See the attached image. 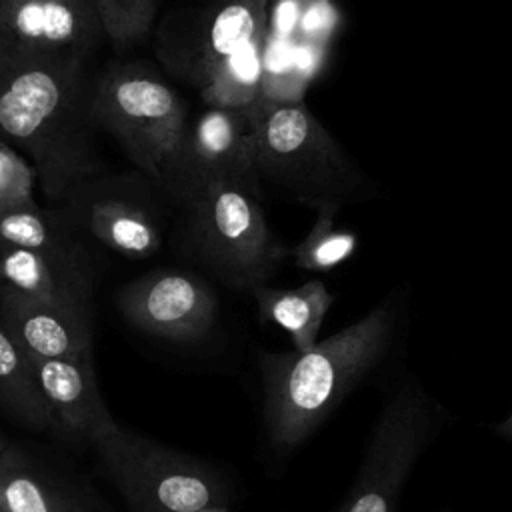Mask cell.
Masks as SVG:
<instances>
[{
	"label": "cell",
	"instance_id": "29",
	"mask_svg": "<svg viewBox=\"0 0 512 512\" xmlns=\"http://www.w3.org/2000/svg\"><path fill=\"white\" fill-rule=\"evenodd\" d=\"M6 446H8V444H6V442H4V438L0 436V456H2V452L6 450Z\"/></svg>",
	"mask_w": 512,
	"mask_h": 512
},
{
	"label": "cell",
	"instance_id": "4",
	"mask_svg": "<svg viewBox=\"0 0 512 512\" xmlns=\"http://www.w3.org/2000/svg\"><path fill=\"white\" fill-rule=\"evenodd\" d=\"M258 200L236 180H212L180 202L188 256L234 290L266 284L286 256Z\"/></svg>",
	"mask_w": 512,
	"mask_h": 512
},
{
	"label": "cell",
	"instance_id": "15",
	"mask_svg": "<svg viewBox=\"0 0 512 512\" xmlns=\"http://www.w3.org/2000/svg\"><path fill=\"white\" fill-rule=\"evenodd\" d=\"M80 222L102 246L128 258H146L160 250L162 234L156 216L124 196L100 194L78 202Z\"/></svg>",
	"mask_w": 512,
	"mask_h": 512
},
{
	"label": "cell",
	"instance_id": "28",
	"mask_svg": "<svg viewBox=\"0 0 512 512\" xmlns=\"http://www.w3.org/2000/svg\"><path fill=\"white\" fill-rule=\"evenodd\" d=\"M196 512H230L226 506H214V508H204V510H196Z\"/></svg>",
	"mask_w": 512,
	"mask_h": 512
},
{
	"label": "cell",
	"instance_id": "1",
	"mask_svg": "<svg viewBox=\"0 0 512 512\" xmlns=\"http://www.w3.org/2000/svg\"><path fill=\"white\" fill-rule=\"evenodd\" d=\"M90 58L86 50H30L0 34V142L28 158L48 202H66L104 166Z\"/></svg>",
	"mask_w": 512,
	"mask_h": 512
},
{
	"label": "cell",
	"instance_id": "6",
	"mask_svg": "<svg viewBox=\"0 0 512 512\" xmlns=\"http://www.w3.org/2000/svg\"><path fill=\"white\" fill-rule=\"evenodd\" d=\"M92 446L128 512H196L228 498L212 466L120 424Z\"/></svg>",
	"mask_w": 512,
	"mask_h": 512
},
{
	"label": "cell",
	"instance_id": "27",
	"mask_svg": "<svg viewBox=\"0 0 512 512\" xmlns=\"http://www.w3.org/2000/svg\"><path fill=\"white\" fill-rule=\"evenodd\" d=\"M494 430H496L498 436H502L506 440H512V410H510V414L500 424H496Z\"/></svg>",
	"mask_w": 512,
	"mask_h": 512
},
{
	"label": "cell",
	"instance_id": "8",
	"mask_svg": "<svg viewBox=\"0 0 512 512\" xmlns=\"http://www.w3.org/2000/svg\"><path fill=\"white\" fill-rule=\"evenodd\" d=\"M212 180H236L260 194L250 106H208L186 130L180 152L166 170L160 186L180 204Z\"/></svg>",
	"mask_w": 512,
	"mask_h": 512
},
{
	"label": "cell",
	"instance_id": "20",
	"mask_svg": "<svg viewBox=\"0 0 512 512\" xmlns=\"http://www.w3.org/2000/svg\"><path fill=\"white\" fill-rule=\"evenodd\" d=\"M266 34L218 66L212 78L200 88L204 104L212 108H248L260 98Z\"/></svg>",
	"mask_w": 512,
	"mask_h": 512
},
{
	"label": "cell",
	"instance_id": "10",
	"mask_svg": "<svg viewBox=\"0 0 512 512\" xmlns=\"http://www.w3.org/2000/svg\"><path fill=\"white\" fill-rule=\"evenodd\" d=\"M270 6L272 0H208L182 34L166 40V62L202 88L226 58L268 32Z\"/></svg>",
	"mask_w": 512,
	"mask_h": 512
},
{
	"label": "cell",
	"instance_id": "2",
	"mask_svg": "<svg viewBox=\"0 0 512 512\" xmlns=\"http://www.w3.org/2000/svg\"><path fill=\"white\" fill-rule=\"evenodd\" d=\"M392 314L378 306L308 350L262 352V414L278 452L298 448L380 364L392 340Z\"/></svg>",
	"mask_w": 512,
	"mask_h": 512
},
{
	"label": "cell",
	"instance_id": "22",
	"mask_svg": "<svg viewBox=\"0 0 512 512\" xmlns=\"http://www.w3.org/2000/svg\"><path fill=\"white\" fill-rule=\"evenodd\" d=\"M102 34L124 50L142 42L156 16V0H92Z\"/></svg>",
	"mask_w": 512,
	"mask_h": 512
},
{
	"label": "cell",
	"instance_id": "21",
	"mask_svg": "<svg viewBox=\"0 0 512 512\" xmlns=\"http://www.w3.org/2000/svg\"><path fill=\"white\" fill-rule=\"evenodd\" d=\"M334 210L318 212L306 238L292 250L294 264L304 270H330L356 250V236L334 226Z\"/></svg>",
	"mask_w": 512,
	"mask_h": 512
},
{
	"label": "cell",
	"instance_id": "26",
	"mask_svg": "<svg viewBox=\"0 0 512 512\" xmlns=\"http://www.w3.org/2000/svg\"><path fill=\"white\" fill-rule=\"evenodd\" d=\"M70 4L74 6V10L78 12V16H80L92 30H96L98 34H102L100 24H98L96 14H94V8H92V0H70ZM102 36H104V34H102Z\"/></svg>",
	"mask_w": 512,
	"mask_h": 512
},
{
	"label": "cell",
	"instance_id": "24",
	"mask_svg": "<svg viewBox=\"0 0 512 512\" xmlns=\"http://www.w3.org/2000/svg\"><path fill=\"white\" fill-rule=\"evenodd\" d=\"M334 26L336 10L330 0H314L298 24L294 44H312L322 48V44L330 38Z\"/></svg>",
	"mask_w": 512,
	"mask_h": 512
},
{
	"label": "cell",
	"instance_id": "23",
	"mask_svg": "<svg viewBox=\"0 0 512 512\" xmlns=\"http://www.w3.org/2000/svg\"><path fill=\"white\" fill-rule=\"evenodd\" d=\"M36 170L14 146L0 142V206L36 202Z\"/></svg>",
	"mask_w": 512,
	"mask_h": 512
},
{
	"label": "cell",
	"instance_id": "5",
	"mask_svg": "<svg viewBox=\"0 0 512 512\" xmlns=\"http://www.w3.org/2000/svg\"><path fill=\"white\" fill-rule=\"evenodd\" d=\"M94 120L132 164L160 184L184 142L186 104L156 72L134 62H114L96 74Z\"/></svg>",
	"mask_w": 512,
	"mask_h": 512
},
{
	"label": "cell",
	"instance_id": "17",
	"mask_svg": "<svg viewBox=\"0 0 512 512\" xmlns=\"http://www.w3.org/2000/svg\"><path fill=\"white\" fill-rule=\"evenodd\" d=\"M252 296L260 320L288 332L298 352L318 342V332L334 302V296L320 280H308L298 288H272L262 284L252 290Z\"/></svg>",
	"mask_w": 512,
	"mask_h": 512
},
{
	"label": "cell",
	"instance_id": "16",
	"mask_svg": "<svg viewBox=\"0 0 512 512\" xmlns=\"http://www.w3.org/2000/svg\"><path fill=\"white\" fill-rule=\"evenodd\" d=\"M0 512H90L64 484L40 468L22 448L0 456Z\"/></svg>",
	"mask_w": 512,
	"mask_h": 512
},
{
	"label": "cell",
	"instance_id": "25",
	"mask_svg": "<svg viewBox=\"0 0 512 512\" xmlns=\"http://www.w3.org/2000/svg\"><path fill=\"white\" fill-rule=\"evenodd\" d=\"M314 0H272L268 34L294 44L298 24Z\"/></svg>",
	"mask_w": 512,
	"mask_h": 512
},
{
	"label": "cell",
	"instance_id": "13",
	"mask_svg": "<svg viewBox=\"0 0 512 512\" xmlns=\"http://www.w3.org/2000/svg\"><path fill=\"white\" fill-rule=\"evenodd\" d=\"M0 284L36 300L92 308L96 274L88 252L48 254L0 246Z\"/></svg>",
	"mask_w": 512,
	"mask_h": 512
},
{
	"label": "cell",
	"instance_id": "30",
	"mask_svg": "<svg viewBox=\"0 0 512 512\" xmlns=\"http://www.w3.org/2000/svg\"><path fill=\"white\" fill-rule=\"evenodd\" d=\"M4 4H6V0H0V16H2V10H4Z\"/></svg>",
	"mask_w": 512,
	"mask_h": 512
},
{
	"label": "cell",
	"instance_id": "14",
	"mask_svg": "<svg viewBox=\"0 0 512 512\" xmlns=\"http://www.w3.org/2000/svg\"><path fill=\"white\" fill-rule=\"evenodd\" d=\"M0 34L30 50H86L102 38L74 10L70 0H6Z\"/></svg>",
	"mask_w": 512,
	"mask_h": 512
},
{
	"label": "cell",
	"instance_id": "18",
	"mask_svg": "<svg viewBox=\"0 0 512 512\" xmlns=\"http://www.w3.org/2000/svg\"><path fill=\"white\" fill-rule=\"evenodd\" d=\"M0 408L30 430H54L56 424L42 394L30 354L0 320Z\"/></svg>",
	"mask_w": 512,
	"mask_h": 512
},
{
	"label": "cell",
	"instance_id": "9",
	"mask_svg": "<svg viewBox=\"0 0 512 512\" xmlns=\"http://www.w3.org/2000/svg\"><path fill=\"white\" fill-rule=\"evenodd\" d=\"M116 306L134 328L172 342H198L214 326L218 298L200 276L160 268L120 288Z\"/></svg>",
	"mask_w": 512,
	"mask_h": 512
},
{
	"label": "cell",
	"instance_id": "19",
	"mask_svg": "<svg viewBox=\"0 0 512 512\" xmlns=\"http://www.w3.org/2000/svg\"><path fill=\"white\" fill-rule=\"evenodd\" d=\"M0 246L48 254H84V246L38 202L0 206Z\"/></svg>",
	"mask_w": 512,
	"mask_h": 512
},
{
	"label": "cell",
	"instance_id": "7",
	"mask_svg": "<svg viewBox=\"0 0 512 512\" xmlns=\"http://www.w3.org/2000/svg\"><path fill=\"white\" fill-rule=\"evenodd\" d=\"M434 402L404 384L382 408L360 470L338 512H398L408 476L436 430Z\"/></svg>",
	"mask_w": 512,
	"mask_h": 512
},
{
	"label": "cell",
	"instance_id": "3",
	"mask_svg": "<svg viewBox=\"0 0 512 512\" xmlns=\"http://www.w3.org/2000/svg\"><path fill=\"white\" fill-rule=\"evenodd\" d=\"M256 136V174L292 200L322 210H338L356 198L366 180L320 124L298 102L258 98L250 104Z\"/></svg>",
	"mask_w": 512,
	"mask_h": 512
},
{
	"label": "cell",
	"instance_id": "11",
	"mask_svg": "<svg viewBox=\"0 0 512 512\" xmlns=\"http://www.w3.org/2000/svg\"><path fill=\"white\" fill-rule=\"evenodd\" d=\"M0 320L32 358H92V308L36 300L0 284Z\"/></svg>",
	"mask_w": 512,
	"mask_h": 512
},
{
	"label": "cell",
	"instance_id": "12",
	"mask_svg": "<svg viewBox=\"0 0 512 512\" xmlns=\"http://www.w3.org/2000/svg\"><path fill=\"white\" fill-rule=\"evenodd\" d=\"M32 364L52 412L56 432L94 444L118 426L98 390L92 358H32Z\"/></svg>",
	"mask_w": 512,
	"mask_h": 512
}]
</instances>
